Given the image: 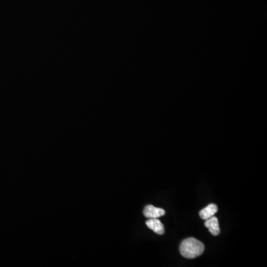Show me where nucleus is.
<instances>
[{"label":"nucleus","mask_w":267,"mask_h":267,"mask_svg":"<svg viewBox=\"0 0 267 267\" xmlns=\"http://www.w3.org/2000/svg\"><path fill=\"white\" fill-rule=\"evenodd\" d=\"M204 250V244L194 237L185 239L181 242L180 246V252L181 255L190 259L200 256L203 253Z\"/></svg>","instance_id":"f257e3e1"},{"label":"nucleus","mask_w":267,"mask_h":267,"mask_svg":"<svg viewBox=\"0 0 267 267\" xmlns=\"http://www.w3.org/2000/svg\"><path fill=\"white\" fill-rule=\"evenodd\" d=\"M146 224L156 234H160V235L164 234V225L158 218H149L148 221H146Z\"/></svg>","instance_id":"f03ea898"},{"label":"nucleus","mask_w":267,"mask_h":267,"mask_svg":"<svg viewBox=\"0 0 267 267\" xmlns=\"http://www.w3.org/2000/svg\"><path fill=\"white\" fill-rule=\"evenodd\" d=\"M165 213L164 209L155 207L153 205H148L144 208V215L147 218H158L164 215Z\"/></svg>","instance_id":"7ed1b4c3"},{"label":"nucleus","mask_w":267,"mask_h":267,"mask_svg":"<svg viewBox=\"0 0 267 267\" xmlns=\"http://www.w3.org/2000/svg\"><path fill=\"white\" fill-rule=\"evenodd\" d=\"M205 226L209 229V232L213 236H218L221 233L219 223L216 217L212 216L209 219L206 220Z\"/></svg>","instance_id":"20e7f679"},{"label":"nucleus","mask_w":267,"mask_h":267,"mask_svg":"<svg viewBox=\"0 0 267 267\" xmlns=\"http://www.w3.org/2000/svg\"><path fill=\"white\" fill-rule=\"evenodd\" d=\"M218 206L215 204H209L200 212V216L202 219L207 220L211 217L215 216L218 212Z\"/></svg>","instance_id":"39448f33"}]
</instances>
